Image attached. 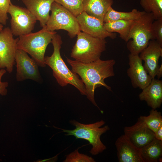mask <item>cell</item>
Instances as JSON below:
<instances>
[{
  "mask_svg": "<svg viewBox=\"0 0 162 162\" xmlns=\"http://www.w3.org/2000/svg\"><path fill=\"white\" fill-rule=\"evenodd\" d=\"M151 30L152 40H156L162 46V18L154 21Z\"/></svg>",
  "mask_w": 162,
  "mask_h": 162,
  "instance_id": "obj_26",
  "label": "cell"
},
{
  "mask_svg": "<svg viewBox=\"0 0 162 162\" xmlns=\"http://www.w3.org/2000/svg\"><path fill=\"white\" fill-rule=\"evenodd\" d=\"M8 13L10 15V30L13 35L20 36L32 32L37 20L26 8L10 4Z\"/></svg>",
  "mask_w": 162,
  "mask_h": 162,
  "instance_id": "obj_8",
  "label": "cell"
},
{
  "mask_svg": "<svg viewBox=\"0 0 162 162\" xmlns=\"http://www.w3.org/2000/svg\"><path fill=\"white\" fill-rule=\"evenodd\" d=\"M155 138L162 141V126L158 128L154 133Z\"/></svg>",
  "mask_w": 162,
  "mask_h": 162,
  "instance_id": "obj_29",
  "label": "cell"
},
{
  "mask_svg": "<svg viewBox=\"0 0 162 162\" xmlns=\"http://www.w3.org/2000/svg\"><path fill=\"white\" fill-rule=\"evenodd\" d=\"M50 11L51 14L46 25L48 30H65L71 38L81 32L76 17L61 4L54 2Z\"/></svg>",
  "mask_w": 162,
  "mask_h": 162,
  "instance_id": "obj_7",
  "label": "cell"
},
{
  "mask_svg": "<svg viewBox=\"0 0 162 162\" xmlns=\"http://www.w3.org/2000/svg\"><path fill=\"white\" fill-rule=\"evenodd\" d=\"M154 20L152 13H145L130 28L127 47L130 54L139 55L152 40V25Z\"/></svg>",
  "mask_w": 162,
  "mask_h": 162,
  "instance_id": "obj_6",
  "label": "cell"
},
{
  "mask_svg": "<svg viewBox=\"0 0 162 162\" xmlns=\"http://www.w3.org/2000/svg\"><path fill=\"white\" fill-rule=\"evenodd\" d=\"M81 32L92 36L102 39L116 38L115 33L108 32L104 26V23L100 20L90 16L83 11L76 16Z\"/></svg>",
  "mask_w": 162,
  "mask_h": 162,
  "instance_id": "obj_11",
  "label": "cell"
},
{
  "mask_svg": "<svg viewBox=\"0 0 162 162\" xmlns=\"http://www.w3.org/2000/svg\"><path fill=\"white\" fill-rule=\"evenodd\" d=\"M70 122L75 128L73 130L62 129L63 132L67 133L66 135H73L76 139L88 141L92 146L90 152L92 155L98 154L106 149V146L100 139L101 136L110 129L108 125L101 127L105 124L104 121L101 120L89 124H82L75 120H71Z\"/></svg>",
  "mask_w": 162,
  "mask_h": 162,
  "instance_id": "obj_5",
  "label": "cell"
},
{
  "mask_svg": "<svg viewBox=\"0 0 162 162\" xmlns=\"http://www.w3.org/2000/svg\"><path fill=\"white\" fill-rule=\"evenodd\" d=\"M139 99L146 101L152 109L159 108L162 103V81L154 78L142 89L139 95Z\"/></svg>",
  "mask_w": 162,
  "mask_h": 162,
  "instance_id": "obj_16",
  "label": "cell"
},
{
  "mask_svg": "<svg viewBox=\"0 0 162 162\" xmlns=\"http://www.w3.org/2000/svg\"><path fill=\"white\" fill-rule=\"evenodd\" d=\"M9 27L0 32V69L6 68L9 73L12 72L15 64L18 38L14 39Z\"/></svg>",
  "mask_w": 162,
  "mask_h": 162,
  "instance_id": "obj_9",
  "label": "cell"
},
{
  "mask_svg": "<svg viewBox=\"0 0 162 162\" xmlns=\"http://www.w3.org/2000/svg\"><path fill=\"white\" fill-rule=\"evenodd\" d=\"M10 0H0V23L5 25L8 18L7 13Z\"/></svg>",
  "mask_w": 162,
  "mask_h": 162,
  "instance_id": "obj_27",
  "label": "cell"
},
{
  "mask_svg": "<svg viewBox=\"0 0 162 162\" xmlns=\"http://www.w3.org/2000/svg\"><path fill=\"white\" fill-rule=\"evenodd\" d=\"M115 145L119 162H144L141 149L134 145L124 134L117 138Z\"/></svg>",
  "mask_w": 162,
  "mask_h": 162,
  "instance_id": "obj_15",
  "label": "cell"
},
{
  "mask_svg": "<svg viewBox=\"0 0 162 162\" xmlns=\"http://www.w3.org/2000/svg\"><path fill=\"white\" fill-rule=\"evenodd\" d=\"M3 26L2 24L0 23V32L3 29Z\"/></svg>",
  "mask_w": 162,
  "mask_h": 162,
  "instance_id": "obj_31",
  "label": "cell"
},
{
  "mask_svg": "<svg viewBox=\"0 0 162 162\" xmlns=\"http://www.w3.org/2000/svg\"><path fill=\"white\" fill-rule=\"evenodd\" d=\"M57 32L48 30L46 26L39 31L21 35L18 38L17 48L29 54L39 66L44 67L45 54L48 45Z\"/></svg>",
  "mask_w": 162,
  "mask_h": 162,
  "instance_id": "obj_3",
  "label": "cell"
},
{
  "mask_svg": "<svg viewBox=\"0 0 162 162\" xmlns=\"http://www.w3.org/2000/svg\"><path fill=\"white\" fill-rule=\"evenodd\" d=\"M15 62L16 67V79L17 81L28 79L38 82L41 81L38 65L26 52L17 49L15 56Z\"/></svg>",
  "mask_w": 162,
  "mask_h": 162,
  "instance_id": "obj_10",
  "label": "cell"
},
{
  "mask_svg": "<svg viewBox=\"0 0 162 162\" xmlns=\"http://www.w3.org/2000/svg\"><path fill=\"white\" fill-rule=\"evenodd\" d=\"M140 4L147 13H152L154 20L162 18V0H140Z\"/></svg>",
  "mask_w": 162,
  "mask_h": 162,
  "instance_id": "obj_22",
  "label": "cell"
},
{
  "mask_svg": "<svg viewBox=\"0 0 162 162\" xmlns=\"http://www.w3.org/2000/svg\"><path fill=\"white\" fill-rule=\"evenodd\" d=\"M146 13L134 9L129 12H119L114 10L112 7L109 8L103 20L105 23L118 20L135 21L139 19Z\"/></svg>",
  "mask_w": 162,
  "mask_h": 162,
  "instance_id": "obj_20",
  "label": "cell"
},
{
  "mask_svg": "<svg viewBox=\"0 0 162 162\" xmlns=\"http://www.w3.org/2000/svg\"><path fill=\"white\" fill-rule=\"evenodd\" d=\"M124 134L136 147L141 149L155 138L154 133L140 118L133 125L125 127Z\"/></svg>",
  "mask_w": 162,
  "mask_h": 162,
  "instance_id": "obj_13",
  "label": "cell"
},
{
  "mask_svg": "<svg viewBox=\"0 0 162 162\" xmlns=\"http://www.w3.org/2000/svg\"><path fill=\"white\" fill-rule=\"evenodd\" d=\"M144 162H157L162 160V141L155 138L141 149Z\"/></svg>",
  "mask_w": 162,
  "mask_h": 162,
  "instance_id": "obj_19",
  "label": "cell"
},
{
  "mask_svg": "<svg viewBox=\"0 0 162 162\" xmlns=\"http://www.w3.org/2000/svg\"><path fill=\"white\" fill-rule=\"evenodd\" d=\"M129 68L127 74L134 88L142 89L151 82L152 79L145 70L139 55H128Z\"/></svg>",
  "mask_w": 162,
  "mask_h": 162,
  "instance_id": "obj_12",
  "label": "cell"
},
{
  "mask_svg": "<svg viewBox=\"0 0 162 162\" xmlns=\"http://www.w3.org/2000/svg\"><path fill=\"white\" fill-rule=\"evenodd\" d=\"M66 61L71 66V70L80 76L85 86L87 98L101 111L95 101L94 92L98 87L103 86L110 91L111 87L104 82L106 78L114 76L113 59L103 60L100 59L93 62L82 63L68 58Z\"/></svg>",
  "mask_w": 162,
  "mask_h": 162,
  "instance_id": "obj_1",
  "label": "cell"
},
{
  "mask_svg": "<svg viewBox=\"0 0 162 162\" xmlns=\"http://www.w3.org/2000/svg\"><path fill=\"white\" fill-rule=\"evenodd\" d=\"M83 0H54L70 11L76 16L83 11Z\"/></svg>",
  "mask_w": 162,
  "mask_h": 162,
  "instance_id": "obj_24",
  "label": "cell"
},
{
  "mask_svg": "<svg viewBox=\"0 0 162 162\" xmlns=\"http://www.w3.org/2000/svg\"><path fill=\"white\" fill-rule=\"evenodd\" d=\"M139 56L144 62L143 65L148 73L152 79L154 78L159 67V58L162 56V46L156 40H150Z\"/></svg>",
  "mask_w": 162,
  "mask_h": 162,
  "instance_id": "obj_14",
  "label": "cell"
},
{
  "mask_svg": "<svg viewBox=\"0 0 162 162\" xmlns=\"http://www.w3.org/2000/svg\"><path fill=\"white\" fill-rule=\"evenodd\" d=\"M162 64L160 66H159L157 72L156 76H157L158 79H159L162 76Z\"/></svg>",
  "mask_w": 162,
  "mask_h": 162,
  "instance_id": "obj_30",
  "label": "cell"
},
{
  "mask_svg": "<svg viewBox=\"0 0 162 162\" xmlns=\"http://www.w3.org/2000/svg\"><path fill=\"white\" fill-rule=\"evenodd\" d=\"M6 71L4 69H0V94L2 96L6 95L7 93V88L8 86V83L7 82H2L1 80L2 77Z\"/></svg>",
  "mask_w": 162,
  "mask_h": 162,
  "instance_id": "obj_28",
  "label": "cell"
},
{
  "mask_svg": "<svg viewBox=\"0 0 162 162\" xmlns=\"http://www.w3.org/2000/svg\"><path fill=\"white\" fill-rule=\"evenodd\" d=\"M51 43L53 51L50 56H45L44 62L52 70L53 75L61 86L70 84L76 87L83 95H86L85 85L79 76L67 67L61 56L60 50L62 41L61 36L54 34Z\"/></svg>",
  "mask_w": 162,
  "mask_h": 162,
  "instance_id": "obj_2",
  "label": "cell"
},
{
  "mask_svg": "<svg viewBox=\"0 0 162 162\" xmlns=\"http://www.w3.org/2000/svg\"><path fill=\"white\" fill-rule=\"evenodd\" d=\"M64 162H95L92 157L79 153L78 149L67 155Z\"/></svg>",
  "mask_w": 162,
  "mask_h": 162,
  "instance_id": "obj_25",
  "label": "cell"
},
{
  "mask_svg": "<svg viewBox=\"0 0 162 162\" xmlns=\"http://www.w3.org/2000/svg\"><path fill=\"white\" fill-rule=\"evenodd\" d=\"M77 35L70 57L77 62L85 63L100 59L102 53L106 49L105 39L94 37L82 32Z\"/></svg>",
  "mask_w": 162,
  "mask_h": 162,
  "instance_id": "obj_4",
  "label": "cell"
},
{
  "mask_svg": "<svg viewBox=\"0 0 162 162\" xmlns=\"http://www.w3.org/2000/svg\"><path fill=\"white\" fill-rule=\"evenodd\" d=\"M113 4V0H83V10L90 16L103 22L106 13Z\"/></svg>",
  "mask_w": 162,
  "mask_h": 162,
  "instance_id": "obj_18",
  "label": "cell"
},
{
  "mask_svg": "<svg viewBox=\"0 0 162 162\" xmlns=\"http://www.w3.org/2000/svg\"><path fill=\"white\" fill-rule=\"evenodd\" d=\"M26 8L39 21L43 27L46 25L54 0H22Z\"/></svg>",
  "mask_w": 162,
  "mask_h": 162,
  "instance_id": "obj_17",
  "label": "cell"
},
{
  "mask_svg": "<svg viewBox=\"0 0 162 162\" xmlns=\"http://www.w3.org/2000/svg\"><path fill=\"white\" fill-rule=\"evenodd\" d=\"M140 118L154 133L162 126L161 113L156 109H152L148 116H141Z\"/></svg>",
  "mask_w": 162,
  "mask_h": 162,
  "instance_id": "obj_23",
  "label": "cell"
},
{
  "mask_svg": "<svg viewBox=\"0 0 162 162\" xmlns=\"http://www.w3.org/2000/svg\"><path fill=\"white\" fill-rule=\"evenodd\" d=\"M134 21L118 20L104 23V24L108 32L118 33L121 39L127 42L130 28Z\"/></svg>",
  "mask_w": 162,
  "mask_h": 162,
  "instance_id": "obj_21",
  "label": "cell"
}]
</instances>
